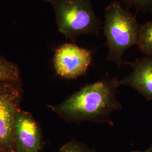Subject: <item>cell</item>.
<instances>
[{
  "mask_svg": "<svg viewBox=\"0 0 152 152\" xmlns=\"http://www.w3.org/2000/svg\"><path fill=\"white\" fill-rule=\"evenodd\" d=\"M137 45L143 54L152 56V21L140 26Z\"/></svg>",
  "mask_w": 152,
  "mask_h": 152,
  "instance_id": "9c48e42d",
  "label": "cell"
},
{
  "mask_svg": "<svg viewBox=\"0 0 152 152\" xmlns=\"http://www.w3.org/2000/svg\"><path fill=\"white\" fill-rule=\"evenodd\" d=\"M92 60L91 50L73 42H67L55 50L53 64L58 76L66 80H72L84 75Z\"/></svg>",
  "mask_w": 152,
  "mask_h": 152,
  "instance_id": "5b68a950",
  "label": "cell"
},
{
  "mask_svg": "<svg viewBox=\"0 0 152 152\" xmlns=\"http://www.w3.org/2000/svg\"><path fill=\"white\" fill-rule=\"evenodd\" d=\"M42 137L38 122L31 113L20 109L16 113L14 124L15 152H39Z\"/></svg>",
  "mask_w": 152,
  "mask_h": 152,
  "instance_id": "8992f818",
  "label": "cell"
},
{
  "mask_svg": "<svg viewBox=\"0 0 152 152\" xmlns=\"http://www.w3.org/2000/svg\"><path fill=\"white\" fill-rule=\"evenodd\" d=\"M42 1L53 7L59 32L71 42L82 34H99L102 21L90 0Z\"/></svg>",
  "mask_w": 152,
  "mask_h": 152,
  "instance_id": "3957f363",
  "label": "cell"
},
{
  "mask_svg": "<svg viewBox=\"0 0 152 152\" xmlns=\"http://www.w3.org/2000/svg\"><path fill=\"white\" fill-rule=\"evenodd\" d=\"M131 152H152V144L150 145V147H148L147 149L143 151H132Z\"/></svg>",
  "mask_w": 152,
  "mask_h": 152,
  "instance_id": "7c38bea8",
  "label": "cell"
},
{
  "mask_svg": "<svg viewBox=\"0 0 152 152\" xmlns=\"http://www.w3.org/2000/svg\"><path fill=\"white\" fill-rule=\"evenodd\" d=\"M121 2L128 7H132L137 11L152 10V0H121Z\"/></svg>",
  "mask_w": 152,
  "mask_h": 152,
  "instance_id": "30bf717a",
  "label": "cell"
},
{
  "mask_svg": "<svg viewBox=\"0 0 152 152\" xmlns=\"http://www.w3.org/2000/svg\"><path fill=\"white\" fill-rule=\"evenodd\" d=\"M20 80V70L18 65L0 55V83Z\"/></svg>",
  "mask_w": 152,
  "mask_h": 152,
  "instance_id": "ba28073f",
  "label": "cell"
},
{
  "mask_svg": "<svg viewBox=\"0 0 152 152\" xmlns=\"http://www.w3.org/2000/svg\"><path fill=\"white\" fill-rule=\"evenodd\" d=\"M132 71L119 80L121 85L129 86L139 92L148 101L152 100V56L145 55L133 62H126Z\"/></svg>",
  "mask_w": 152,
  "mask_h": 152,
  "instance_id": "52a82bcc",
  "label": "cell"
},
{
  "mask_svg": "<svg viewBox=\"0 0 152 152\" xmlns=\"http://www.w3.org/2000/svg\"><path fill=\"white\" fill-rule=\"evenodd\" d=\"M22 99L19 82L0 83V152H15L14 124Z\"/></svg>",
  "mask_w": 152,
  "mask_h": 152,
  "instance_id": "277c9868",
  "label": "cell"
},
{
  "mask_svg": "<svg viewBox=\"0 0 152 152\" xmlns=\"http://www.w3.org/2000/svg\"><path fill=\"white\" fill-rule=\"evenodd\" d=\"M104 33L108 49L107 60L120 67L126 64L123 55L131 47L137 45L140 25L136 18L119 1H113L104 11Z\"/></svg>",
  "mask_w": 152,
  "mask_h": 152,
  "instance_id": "7a4b0ae2",
  "label": "cell"
},
{
  "mask_svg": "<svg viewBox=\"0 0 152 152\" xmlns=\"http://www.w3.org/2000/svg\"><path fill=\"white\" fill-rule=\"evenodd\" d=\"M59 152H96V151L89 148L80 141L72 140L61 147Z\"/></svg>",
  "mask_w": 152,
  "mask_h": 152,
  "instance_id": "8fae6325",
  "label": "cell"
},
{
  "mask_svg": "<svg viewBox=\"0 0 152 152\" xmlns=\"http://www.w3.org/2000/svg\"><path fill=\"white\" fill-rule=\"evenodd\" d=\"M119 86L117 78L106 76L87 84L61 103L49 105V108L68 122L88 121L112 126L111 113L122 108L117 98Z\"/></svg>",
  "mask_w": 152,
  "mask_h": 152,
  "instance_id": "6da1fadb",
  "label": "cell"
}]
</instances>
